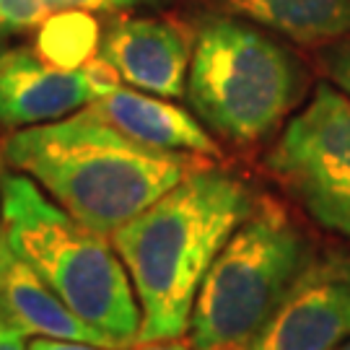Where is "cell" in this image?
I'll return each instance as SVG.
<instances>
[{
	"label": "cell",
	"instance_id": "obj_15",
	"mask_svg": "<svg viewBox=\"0 0 350 350\" xmlns=\"http://www.w3.org/2000/svg\"><path fill=\"white\" fill-rule=\"evenodd\" d=\"M317 60L325 70L327 81L350 96V37L322 44L317 52Z\"/></svg>",
	"mask_w": 350,
	"mask_h": 350
},
{
	"label": "cell",
	"instance_id": "obj_20",
	"mask_svg": "<svg viewBox=\"0 0 350 350\" xmlns=\"http://www.w3.org/2000/svg\"><path fill=\"white\" fill-rule=\"evenodd\" d=\"M338 350H350V338L348 340H345V342H342V345H340V348Z\"/></svg>",
	"mask_w": 350,
	"mask_h": 350
},
{
	"label": "cell",
	"instance_id": "obj_12",
	"mask_svg": "<svg viewBox=\"0 0 350 350\" xmlns=\"http://www.w3.org/2000/svg\"><path fill=\"white\" fill-rule=\"evenodd\" d=\"M211 11L231 13L301 44L350 37V0H202Z\"/></svg>",
	"mask_w": 350,
	"mask_h": 350
},
{
	"label": "cell",
	"instance_id": "obj_3",
	"mask_svg": "<svg viewBox=\"0 0 350 350\" xmlns=\"http://www.w3.org/2000/svg\"><path fill=\"white\" fill-rule=\"evenodd\" d=\"M0 239L117 348L138 342L143 314L112 239L75 221L21 172L0 176Z\"/></svg>",
	"mask_w": 350,
	"mask_h": 350
},
{
	"label": "cell",
	"instance_id": "obj_16",
	"mask_svg": "<svg viewBox=\"0 0 350 350\" xmlns=\"http://www.w3.org/2000/svg\"><path fill=\"white\" fill-rule=\"evenodd\" d=\"M146 3H161V0H55V13L57 11H125Z\"/></svg>",
	"mask_w": 350,
	"mask_h": 350
},
{
	"label": "cell",
	"instance_id": "obj_8",
	"mask_svg": "<svg viewBox=\"0 0 350 350\" xmlns=\"http://www.w3.org/2000/svg\"><path fill=\"white\" fill-rule=\"evenodd\" d=\"M350 338V254L312 257L250 350H338Z\"/></svg>",
	"mask_w": 350,
	"mask_h": 350
},
{
	"label": "cell",
	"instance_id": "obj_18",
	"mask_svg": "<svg viewBox=\"0 0 350 350\" xmlns=\"http://www.w3.org/2000/svg\"><path fill=\"white\" fill-rule=\"evenodd\" d=\"M0 350H29L26 335L0 317Z\"/></svg>",
	"mask_w": 350,
	"mask_h": 350
},
{
	"label": "cell",
	"instance_id": "obj_11",
	"mask_svg": "<svg viewBox=\"0 0 350 350\" xmlns=\"http://www.w3.org/2000/svg\"><path fill=\"white\" fill-rule=\"evenodd\" d=\"M0 317L26 338H55L117 348L112 338L75 317L42 278L0 239Z\"/></svg>",
	"mask_w": 350,
	"mask_h": 350
},
{
	"label": "cell",
	"instance_id": "obj_17",
	"mask_svg": "<svg viewBox=\"0 0 350 350\" xmlns=\"http://www.w3.org/2000/svg\"><path fill=\"white\" fill-rule=\"evenodd\" d=\"M29 350H120L94 342H75V340H55V338H34L29 342Z\"/></svg>",
	"mask_w": 350,
	"mask_h": 350
},
{
	"label": "cell",
	"instance_id": "obj_7",
	"mask_svg": "<svg viewBox=\"0 0 350 350\" xmlns=\"http://www.w3.org/2000/svg\"><path fill=\"white\" fill-rule=\"evenodd\" d=\"M120 83V73L101 55L83 68H60L29 47L0 52V125L18 130L63 120Z\"/></svg>",
	"mask_w": 350,
	"mask_h": 350
},
{
	"label": "cell",
	"instance_id": "obj_9",
	"mask_svg": "<svg viewBox=\"0 0 350 350\" xmlns=\"http://www.w3.org/2000/svg\"><path fill=\"white\" fill-rule=\"evenodd\" d=\"M195 37L174 21L135 16L125 18L101 37L99 55L130 88L179 99L187 88Z\"/></svg>",
	"mask_w": 350,
	"mask_h": 350
},
{
	"label": "cell",
	"instance_id": "obj_13",
	"mask_svg": "<svg viewBox=\"0 0 350 350\" xmlns=\"http://www.w3.org/2000/svg\"><path fill=\"white\" fill-rule=\"evenodd\" d=\"M101 50V26L91 11H57L39 24L37 52L52 65L83 68Z\"/></svg>",
	"mask_w": 350,
	"mask_h": 350
},
{
	"label": "cell",
	"instance_id": "obj_2",
	"mask_svg": "<svg viewBox=\"0 0 350 350\" xmlns=\"http://www.w3.org/2000/svg\"><path fill=\"white\" fill-rule=\"evenodd\" d=\"M3 161L31 176L75 221L112 237L211 159L148 148L83 107L13 130L3 140Z\"/></svg>",
	"mask_w": 350,
	"mask_h": 350
},
{
	"label": "cell",
	"instance_id": "obj_14",
	"mask_svg": "<svg viewBox=\"0 0 350 350\" xmlns=\"http://www.w3.org/2000/svg\"><path fill=\"white\" fill-rule=\"evenodd\" d=\"M55 13V0H0V31H24Z\"/></svg>",
	"mask_w": 350,
	"mask_h": 350
},
{
	"label": "cell",
	"instance_id": "obj_5",
	"mask_svg": "<svg viewBox=\"0 0 350 350\" xmlns=\"http://www.w3.org/2000/svg\"><path fill=\"white\" fill-rule=\"evenodd\" d=\"M312 257L291 215L275 202L260 200L202 280L187 342L195 350H250Z\"/></svg>",
	"mask_w": 350,
	"mask_h": 350
},
{
	"label": "cell",
	"instance_id": "obj_1",
	"mask_svg": "<svg viewBox=\"0 0 350 350\" xmlns=\"http://www.w3.org/2000/svg\"><path fill=\"white\" fill-rule=\"evenodd\" d=\"M257 202L244 179L205 163L109 237L140 304L138 342L187 335L211 265Z\"/></svg>",
	"mask_w": 350,
	"mask_h": 350
},
{
	"label": "cell",
	"instance_id": "obj_6",
	"mask_svg": "<svg viewBox=\"0 0 350 350\" xmlns=\"http://www.w3.org/2000/svg\"><path fill=\"white\" fill-rule=\"evenodd\" d=\"M265 166L317 224L350 244V96L329 81L288 120Z\"/></svg>",
	"mask_w": 350,
	"mask_h": 350
},
{
	"label": "cell",
	"instance_id": "obj_19",
	"mask_svg": "<svg viewBox=\"0 0 350 350\" xmlns=\"http://www.w3.org/2000/svg\"><path fill=\"white\" fill-rule=\"evenodd\" d=\"M130 350H195L189 342L179 340H156V342H135V348Z\"/></svg>",
	"mask_w": 350,
	"mask_h": 350
},
{
	"label": "cell",
	"instance_id": "obj_4",
	"mask_svg": "<svg viewBox=\"0 0 350 350\" xmlns=\"http://www.w3.org/2000/svg\"><path fill=\"white\" fill-rule=\"evenodd\" d=\"M306 83L304 63L265 26L221 11L200 18L185 94L213 135L260 143L299 104Z\"/></svg>",
	"mask_w": 350,
	"mask_h": 350
},
{
	"label": "cell",
	"instance_id": "obj_10",
	"mask_svg": "<svg viewBox=\"0 0 350 350\" xmlns=\"http://www.w3.org/2000/svg\"><path fill=\"white\" fill-rule=\"evenodd\" d=\"M122 135L138 140L148 148L195 153L205 159H218L221 146L192 112L176 107L166 96L146 94L138 88L117 86L114 91L88 104Z\"/></svg>",
	"mask_w": 350,
	"mask_h": 350
}]
</instances>
